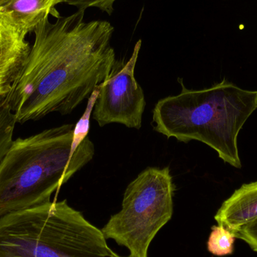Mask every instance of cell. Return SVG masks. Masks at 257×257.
<instances>
[{"mask_svg": "<svg viewBox=\"0 0 257 257\" xmlns=\"http://www.w3.org/2000/svg\"><path fill=\"white\" fill-rule=\"evenodd\" d=\"M55 22L45 18L33 30L34 42L9 103L17 123L52 113L70 114L108 76L116 62L108 21H84V11Z\"/></svg>", "mask_w": 257, "mask_h": 257, "instance_id": "cell-1", "label": "cell"}, {"mask_svg": "<svg viewBox=\"0 0 257 257\" xmlns=\"http://www.w3.org/2000/svg\"><path fill=\"white\" fill-rule=\"evenodd\" d=\"M181 92L156 104L154 130L178 142L198 141L213 148L225 163L241 169L240 131L257 108V90H244L223 80L209 88Z\"/></svg>", "mask_w": 257, "mask_h": 257, "instance_id": "cell-2", "label": "cell"}, {"mask_svg": "<svg viewBox=\"0 0 257 257\" xmlns=\"http://www.w3.org/2000/svg\"><path fill=\"white\" fill-rule=\"evenodd\" d=\"M74 127L61 125L13 140L0 162V218L51 202L53 193L93 160L88 137L71 160Z\"/></svg>", "mask_w": 257, "mask_h": 257, "instance_id": "cell-3", "label": "cell"}, {"mask_svg": "<svg viewBox=\"0 0 257 257\" xmlns=\"http://www.w3.org/2000/svg\"><path fill=\"white\" fill-rule=\"evenodd\" d=\"M102 230L67 201L0 218V257H111Z\"/></svg>", "mask_w": 257, "mask_h": 257, "instance_id": "cell-4", "label": "cell"}, {"mask_svg": "<svg viewBox=\"0 0 257 257\" xmlns=\"http://www.w3.org/2000/svg\"><path fill=\"white\" fill-rule=\"evenodd\" d=\"M175 185L170 169L149 167L126 187L121 210L102 229L130 251L128 257H148V248L159 231L172 219Z\"/></svg>", "mask_w": 257, "mask_h": 257, "instance_id": "cell-5", "label": "cell"}, {"mask_svg": "<svg viewBox=\"0 0 257 257\" xmlns=\"http://www.w3.org/2000/svg\"><path fill=\"white\" fill-rule=\"evenodd\" d=\"M141 48L142 40H139L128 61H116L108 76L99 84V94L92 114L101 127L110 123L136 130L142 127L146 100L135 77Z\"/></svg>", "mask_w": 257, "mask_h": 257, "instance_id": "cell-6", "label": "cell"}, {"mask_svg": "<svg viewBox=\"0 0 257 257\" xmlns=\"http://www.w3.org/2000/svg\"><path fill=\"white\" fill-rule=\"evenodd\" d=\"M26 36L0 21V100L13 90L27 63L31 46Z\"/></svg>", "mask_w": 257, "mask_h": 257, "instance_id": "cell-7", "label": "cell"}, {"mask_svg": "<svg viewBox=\"0 0 257 257\" xmlns=\"http://www.w3.org/2000/svg\"><path fill=\"white\" fill-rule=\"evenodd\" d=\"M64 0H0V21L27 35Z\"/></svg>", "mask_w": 257, "mask_h": 257, "instance_id": "cell-8", "label": "cell"}, {"mask_svg": "<svg viewBox=\"0 0 257 257\" xmlns=\"http://www.w3.org/2000/svg\"><path fill=\"white\" fill-rule=\"evenodd\" d=\"M214 219L217 224L236 234L257 219V181L244 184L226 199Z\"/></svg>", "mask_w": 257, "mask_h": 257, "instance_id": "cell-9", "label": "cell"}, {"mask_svg": "<svg viewBox=\"0 0 257 257\" xmlns=\"http://www.w3.org/2000/svg\"><path fill=\"white\" fill-rule=\"evenodd\" d=\"M99 94V85L93 90L89 96L85 111L75 125L73 134H72V145H71L70 158L72 160H73L75 156L77 155L80 145L88 137L87 135L90 130V117L93 114V108Z\"/></svg>", "mask_w": 257, "mask_h": 257, "instance_id": "cell-10", "label": "cell"}, {"mask_svg": "<svg viewBox=\"0 0 257 257\" xmlns=\"http://www.w3.org/2000/svg\"><path fill=\"white\" fill-rule=\"evenodd\" d=\"M236 236L233 232L217 224L213 226L207 242V248L211 254L225 256L233 253Z\"/></svg>", "mask_w": 257, "mask_h": 257, "instance_id": "cell-11", "label": "cell"}, {"mask_svg": "<svg viewBox=\"0 0 257 257\" xmlns=\"http://www.w3.org/2000/svg\"><path fill=\"white\" fill-rule=\"evenodd\" d=\"M16 123L8 96L0 100V162L13 142Z\"/></svg>", "mask_w": 257, "mask_h": 257, "instance_id": "cell-12", "label": "cell"}, {"mask_svg": "<svg viewBox=\"0 0 257 257\" xmlns=\"http://www.w3.org/2000/svg\"><path fill=\"white\" fill-rule=\"evenodd\" d=\"M116 0H64L69 6L78 8V10L85 11L88 8H96L102 12L111 15L114 11Z\"/></svg>", "mask_w": 257, "mask_h": 257, "instance_id": "cell-13", "label": "cell"}, {"mask_svg": "<svg viewBox=\"0 0 257 257\" xmlns=\"http://www.w3.org/2000/svg\"><path fill=\"white\" fill-rule=\"evenodd\" d=\"M235 236L247 243L250 248L257 253V219L240 229Z\"/></svg>", "mask_w": 257, "mask_h": 257, "instance_id": "cell-14", "label": "cell"}, {"mask_svg": "<svg viewBox=\"0 0 257 257\" xmlns=\"http://www.w3.org/2000/svg\"><path fill=\"white\" fill-rule=\"evenodd\" d=\"M111 257H128V256H120V255L117 254V253H113L112 256Z\"/></svg>", "mask_w": 257, "mask_h": 257, "instance_id": "cell-15", "label": "cell"}]
</instances>
